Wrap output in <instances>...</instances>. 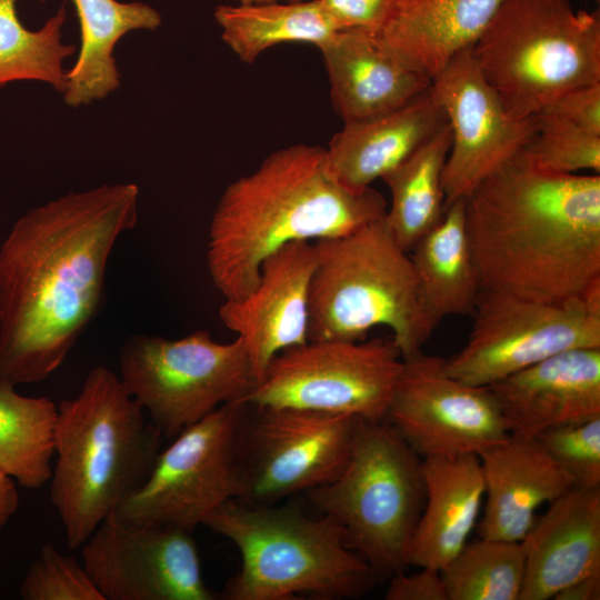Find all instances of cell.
<instances>
[{
    "mask_svg": "<svg viewBox=\"0 0 600 600\" xmlns=\"http://www.w3.org/2000/svg\"><path fill=\"white\" fill-rule=\"evenodd\" d=\"M339 30L377 33L389 19L397 0H319Z\"/></svg>",
    "mask_w": 600,
    "mask_h": 600,
    "instance_id": "cell-35",
    "label": "cell"
},
{
    "mask_svg": "<svg viewBox=\"0 0 600 600\" xmlns=\"http://www.w3.org/2000/svg\"><path fill=\"white\" fill-rule=\"evenodd\" d=\"M448 600H519L524 579L521 542L468 541L441 570Z\"/></svg>",
    "mask_w": 600,
    "mask_h": 600,
    "instance_id": "cell-31",
    "label": "cell"
},
{
    "mask_svg": "<svg viewBox=\"0 0 600 600\" xmlns=\"http://www.w3.org/2000/svg\"><path fill=\"white\" fill-rule=\"evenodd\" d=\"M481 290L558 302L600 280V174L543 170L520 151L464 198Z\"/></svg>",
    "mask_w": 600,
    "mask_h": 600,
    "instance_id": "cell-2",
    "label": "cell"
},
{
    "mask_svg": "<svg viewBox=\"0 0 600 600\" xmlns=\"http://www.w3.org/2000/svg\"><path fill=\"white\" fill-rule=\"evenodd\" d=\"M478 457L486 497L481 538L520 542L537 510L576 486L536 438L509 434Z\"/></svg>",
    "mask_w": 600,
    "mask_h": 600,
    "instance_id": "cell-20",
    "label": "cell"
},
{
    "mask_svg": "<svg viewBox=\"0 0 600 600\" xmlns=\"http://www.w3.org/2000/svg\"><path fill=\"white\" fill-rule=\"evenodd\" d=\"M507 111L531 118L559 96L600 83V14L569 0H503L470 48Z\"/></svg>",
    "mask_w": 600,
    "mask_h": 600,
    "instance_id": "cell-7",
    "label": "cell"
},
{
    "mask_svg": "<svg viewBox=\"0 0 600 600\" xmlns=\"http://www.w3.org/2000/svg\"><path fill=\"white\" fill-rule=\"evenodd\" d=\"M163 436L121 379L92 368L78 394L58 404L50 499L67 544L80 548L146 481Z\"/></svg>",
    "mask_w": 600,
    "mask_h": 600,
    "instance_id": "cell-4",
    "label": "cell"
},
{
    "mask_svg": "<svg viewBox=\"0 0 600 600\" xmlns=\"http://www.w3.org/2000/svg\"><path fill=\"white\" fill-rule=\"evenodd\" d=\"M463 348L444 359L446 372L488 387L557 353L600 348V281L577 298L549 302L480 290Z\"/></svg>",
    "mask_w": 600,
    "mask_h": 600,
    "instance_id": "cell-10",
    "label": "cell"
},
{
    "mask_svg": "<svg viewBox=\"0 0 600 600\" xmlns=\"http://www.w3.org/2000/svg\"><path fill=\"white\" fill-rule=\"evenodd\" d=\"M41 2H46V0H40Z\"/></svg>",
    "mask_w": 600,
    "mask_h": 600,
    "instance_id": "cell-41",
    "label": "cell"
},
{
    "mask_svg": "<svg viewBox=\"0 0 600 600\" xmlns=\"http://www.w3.org/2000/svg\"><path fill=\"white\" fill-rule=\"evenodd\" d=\"M556 600H599L600 573L577 580L562 589L553 598Z\"/></svg>",
    "mask_w": 600,
    "mask_h": 600,
    "instance_id": "cell-38",
    "label": "cell"
},
{
    "mask_svg": "<svg viewBox=\"0 0 600 600\" xmlns=\"http://www.w3.org/2000/svg\"><path fill=\"white\" fill-rule=\"evenodd\" d=\"M450 147L451 132L446 122L382 178L391 194L384 220L398 243L408 252L444 213L442 172Z\"/></svg>",
    "mask_w": 600,
    "mask_h": 600,
    "instance_id": "cell-27",
    "label": "cell"
},
{
    "mask_svg": "<svg viewBox=\"0 0 600 600\" xmlns=\"http://www.w3.org/2000/svg\"><path fill=\"white\" fill-rule=\"evenodd\" d=\"M426 499L407 554V563L443 570L469 541L478 523L484 480L479 457L422 459Z\"/></svg>",
    "mask_w": 600,
    "mask_h": 600,
    "instance_id": "cell-23",
    "label": "cell"
},
{
    "mask_svg": "<svg viewBox=\"0 0 600 600\" xmlns=\"http://www.w3.org/2000/svg\"><path fill=\"white\" fill-rule=\"evenodd\" d=\"M446 118L430 88L394 110L344 122L326 148L336 177L353 190L382 179L430 139Z\"/></svg>",
    "mask_w": 600,
    "mask_h": 600,
    "instance_id": "cell-22",
    "label": "cell"
},
{
    "mask_svg": "<svg viewBox=\"0 0 600 600\" xmlns=\"http://www.w3.org/2000/svg\"><path fill=\"white\" fill-rule=\"evenodd\" d=\"M539 113L559 118L600 136V83L572 89L551 101Z\"/></svg>",
    "mask_w": 600,
    "mask_h": 600,
    "instance_id": "cell-36",
    "label": "cell"
},
{
    "mask_svg": "<svg viewBox=\"0 0 600 600\" xmlns=\"http://www.w3.org/2000/svg\"><path fill=\"white\" fill-rule=\"evenodd\" d=\"M410 252L430 336L444 318L474 311L481 288L467 232L464 199L447 206L441 220Z\"/></svg>",
    "mask_w": 600,
    "mask_h": 600,
    "instance_id": "cell-25",
    "label": "cell"
},
{
    "mask_svg": "<svg viewBox=\"0 0 600 600\" xmlns=\"http://www.w3.org/2000/svg\"><path fill=\"white\" fill-rule=\"evenodd\" d=\"M307 494L342 527L377 578L408 566L426 499L422 460L390 423L360 419L341 472Z\"/></svg>",
    "mask_w": 600,
    "mask_h": 600,
    "instance_id": "cell-8",
    "label": "cell"
},
{
    "mask_svg": "<svg viewBox=\"0 0 600 600\" xmlns=\"http://www.w3.org/2000/svg\"><path fill=\"white\" fill-rule=\"evenodd\" d=\"M202 524L230 540L241 556L240 571L228 580L221 599H357L378 579L327 514L314 519L292 506L230 499Z\"/></svg>",
    "mask_w": 600,
    "mask_h": 600,
    "instance_id": "cell-5",
    "label": "cell"
},
{
    "mask_svg": "<svg viewBox=\"0 0 600 600\" xmlns=\"http://www.w3.org/2000/svg\"><path fill=\"white\" fill-rule=\"evenodd\" d=\"M384 421L422 459L478 456L510 434L489 387L449 376L444 359L422 350L402 359Z\"/></svg>",
    "mask_w": 600,
    "mask_h": 600,
    "instance_id": "cell-14",
    "label": "cell"
},
{
    "mask_svg": "<svg viewBox=\"0 0 600 600\" xmlns=\"http://www.w3.org/2000/svg\"><path fill=\"white\" fill-rule=\"evenodd\" d=\"M19 508L14 480L0 469V531Z\"/></svg>",
    "mask_w": 600,
    "mask_h": 600,
    "instance_id": "cell-39",
    "label": "cell"
},
{
    "mask_svg": "<svg viewBox=\"0 0 600 600\" xmlns=\"http://www.w3.org/2000/svg\"><path fill=\"white\" fill-rule=\"evenodd\" d=\"M244 407V402L222 404L176 436L116 516L134 524L193 531L220 504L237 499V448Z\"/></svg>",
    "mask_w": 600,
    "mask_h": 600,
    "instance_id": "cell-13",
    "label": "cell"
},
{
    "mask_svg": "<svg viewBox=\"0 0 600 600\" xmlns=\"http://www.w3.org/2000/svg\"><path fill=\"white\" fill-rule=\"evenodd\" d=\"M139 188L102 184L27 211L0 247V381L38 383L99 310L112 249L138 221Z\"/></svg>",
    "mask_w": 600,
    "mask_h": 600,
    "instance_id": "cell-1",
    "label": "cell"
},
{
    "mask_svg": "<svg viewBox=\"0 0 600 600\" xmlns=\"http://www.w3.org/2000/svg\"><path fill=\"white\" fill-rule=\"evenodd\" d=\"M317 264L314 243L286 244L261 264L252 291L219 308L223 324L241 339L257 384L280 352L309 341V294Z\"/></svg>",
    "mask_w": 600,
    "mask_h": 600,
    "instance_id": "cell-17",
    "label": "cell"
},
{
    "mask_svg": "<svg viewBox=\"0 0 600 600\" xmlns=\"http://www.w3.org/2000/svg\"><path fill=\"white\" fill-rule=\"evenodd\" d=\"M318 48L333 109L343 122L400 108L431 86L430 78L384 47L374 33L340 30Z\"/></svg>",
    "mask_w": 600,
    "mask_h": 600,
    "instance_id": "cell-21",
    "label": "cell"
},
{
    "mask_svg": "<svg viewBox=\"0 0 600 600\" xmlns=\"http://www.w3.org/2000/svg\"><path fill=\"white\" fill-rule=\"evenodd\" d=\"M23 600H104L77 559L44 544L19 589Z\"/></svg>",
    "mask_w": 600,
    "mask_h": 600,
    "instance_id": "cell-33",
    "label": "cell"
},
{
    "mask_svg": "<svg viewBox=\"0 0 600 600\" xmlns=\"http://www.w3.org/2000/svg\"><path fill=\"white\" fill-rule=\"evenodd\" d=\"M430 91L451 132L442 172L446 207L464 199L527 144L536 117L510 114L481 73L471 49L454 56L432 79Z\"/></svg>",
    "mask_w": 600,
    "mask_h": 600,
    "instance_id": "cell-16",
    "label": "cell"
},
{
    "mask_svg": "<svg viewBox=\"0 0 600 600\" xmlns=\"http://www.w3.org/2000/svg\"><path fill=\"white\" fill-rule=\"evenodd\" d=\"M387 600H448L441 571L421 568L413 574L402 571L391 577Z\"/></svg>",
    "mask_w": 600,
    "mask_h": 600,
    "instance_id": "cell-37",
    "label": "cell"
},
{
    "mask_svg": "<svg viewBox=\"0 0 600 600\" xmlns=\"http://www.w3.org/2000/svg\"><path fill=\"white\" fill-rule=\"evenodd\" d=\"M401 369L402 356L392 338L309 340L277 354L243 402L380 422Z\"/></svg>",
    "mask_w": 600,
    "mask_h": 600,
    "instance_id": "cell-11",
    "label": "cell"
},
{
    "mask_svg": "<svg viewBox=\"0 0 600 600\" xmlns=\"http://www.w3.org/2000/svg\"><path fill=\"white\" fill-rule=\"evenodd\" d=\"M521 152L537 167L561 174L600 173V136L559 118L538 113Z\"/></svg>",
    "mask_w": 600,
    "mask_h": 600,
    "instance_id": "cell-32",
    "label": "cell"
},
{
    "mask_svg": "<svg viewBox=\"0 0 600 600\" xmlns=\"http://www.w3.org/2000/svg\"><path fill=\"white\" fill-rule=\"evenodd\" d=\"M119 368L128 393L167 439L222 404L243 402L257 386L241 339L221 343L207 330L176 340L131 336Z\"/></svg>",
    "mask_w": 600,
    "mask_h": 600,
    "instance_id": "cell-9",
    "label": "cell"
},
{
    "mask_svg": "<svg viewBox=\"0 0 600 600\" xmlns=\"http://www.w3.org/2000/svg\"><path fill=\"white\" fill-rule=\"evenodd\" d=\"M386 212L379 191L353 190L336 177L326 148H281L223 191L209 228L210 277L226 300L241 299L286 244L344 236Z\"/></svg>",
    "mask_w": 600,
    "mask_h": 600,
    "instance_id": "cell-3",
    "label": "cell"
},
{
    "mask_svg": "<svg viewBox=\"0 0 600 600\" xmlns=\"http://www.w3.org/2000/svg\"><path fill=\"white\" fill-rule=\"evenodd\" d=\"M353 416L246 403L239 429L237 500L273 504L332 481L351 453Z\"/></svg>",
    "mask_w": 600,
    "mask_h": 600,
    "instance_id": "cell-12",
    "label": "cell"
},
{
    "mask_svg": "<svg viewBox=\"0 0 600 600\" xmlns=\"http://www.w3.org/2000/svg\"><path fill=\"white\" fill-rule=\"evenodd\" d=\"M536 439L576 486H600V417L547 429Z\"/></svg>",
    "mask_w": 600,
    "mask_h": 600,
    "instance_id": "cell-34",
    "label": "cell"
},
{
    "mask_svg": "<svg viewBox=\"0 0 600 600\" xmlns=\"http://www.w3.org/2000/svg\"><path fill=\"white\" fill-rule=\"evenodd\" d=\"M277 0H239L240 4H261L276 2ZM287 1H303V0H287Z\"/></svg>",
    "mask_w": 600,
    "mask_h": 600,
    "instance_id": "cell-40",
    "label": "cell"
},
{
    "mask_svg": "<svg viewBox=\"0 0 600 600\" xmlns=\"http://www.w3.org/2000/svg\"><path fill=\"white\" fill-rule=\"evenodd\" d=\"M488 387L510 434L536 438L600 417V348L557 353Z\"/></svg>",
    "mask_w": 600,
    "mask_h": 600,
    "instance_id": "cell-18",
    "label": "cell"
},
{
    "mask_svg": "<svg viewBox=\"0 0 600 600\" xmlns=\"http://www.w3.org/2000/svg\"><path fill=\"white\" fill-rule=\"evenodd\" d=\"M57 418L51 399L22 396L0 381V469L26 489L51 479Z\"/></svg>",
    "mask_w": 600,
    "mask_h": 600,
    "instance_id": "cell-29",
    "label": "cell"
},
{
    "mask_svg": "<svg viewBox=\"0 0 600 600\" xmlns=\"http://www.w3.org/2000/svg\"><path fill=\"white\" fill-rule=\"evenodd\" d=\"M104 600H217L203 580L192 531L143 526L112 512L81 546Z\"/></svg>",
    "mask_w": 600,
    "mask_h": 600,
    "instance_id": "cell-15",
    "label": "cell"
},
{
    "mask_svg": "<svg viewBox=\"0 0 600 600\" xmlns=\"http://www.w3.org/2000/svg\"><path fill=\"white\" fill-rule=\"evenodd\" d=\"M18 0H0V89L14 81H41L63 93V61L76 52L61 41L64 7L38 30L27 29L18 18Z\"/></svg>",
    "mask_w": 600,
    "mask_h": 600,
    "instance_id": "cell-30",
    "label": "cell"
},
{
    "mask_svg": "<svg viewBox=\"0 0 600 600\" xmlns=\"http://www.w3.org/2000/svg\"><path fill=\"white\" fill-rule=\"evenodd\" d=\"M317 264L309 294V340L357 341L387 327L403 358L429 339L409 252L384 217L314 242Z\"/></svg>",
    "mask_w": 600,
    "mask_h": 600,
    "instance_id": "cell-6",
    "label": "cell"
},
{
    "mask_svg": "<svg viewBox=\"0 0 600 600\" xmlns=\"http://www.w3.org/2000/svg\"><path fill=\"white\" fill-rule=\"evenodd\" d=\"M214 18L223 42L246 63L269 48L290 42L320 47L340 31L319 0L218 6Z\"/></svg>",
    "mask_w": 600,
    "mask_h": 600,
    "instance_id": "cell-28",
    "label": "cell"
},
{
    "mask_svg": "<svg viewBox=\"0 0 600 600\" xmlns=\"http://www.w3.org/2000/svg\"><path fill=\"white\" fill-rule=\"evenodd\" d=\"M503 0H397L378 40L431 80L482 34Z\"/></svg>",
    "mask_w": 600,
    "mask_h": 600,
    "instance_id": "cell-24",
    "label": "cell"
},
{
    "mask_svg": "<svg viewBox=\"0 0 600 600\" xmlns=\"http://www.w3.org/2000/svg\"><path fill=\"white\" fill-rule=\"evenodd\" d=\"M548 504L520 541L519 600L553 599L572 582L600 573V486H573Z\"/></svg>",
    "mask_w": 600,
    "mask_h": 600,
    "instance_id": "cell-19",
    "label": "cell"
},
{
    "mask_svg": "<svg viewBox=\"0 0 600 600\" xmlns=\"http://www.w3.org/2000/svg\"><path fill=\"white\" fill-rule=\"evenodd\" d=\"M80 26V48L76 63L67 71L63 101L70 107L89 104L120 87L113 50L133 30H156L160 13L142 2L117 0H69Z\"/></svg>",
    "mask_w": 600,
    "mask_h": 600,
    "instance_id": "cell-26",
    "label": "cell"
}]
</instances>
